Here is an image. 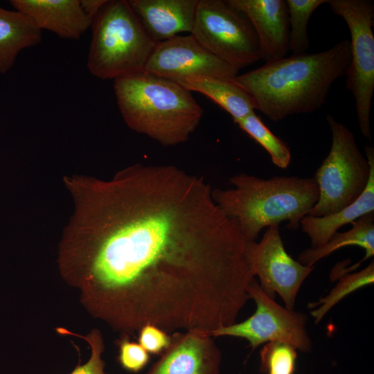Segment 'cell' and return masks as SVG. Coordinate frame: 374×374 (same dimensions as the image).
I'll return each mask as SVG.
<instances>
[{
	"instance_id": "6da1fadb",
	"label": "cell",
	"mask_w": 374,
	"mask_h": 374,
	"mask_svg": "<svg viewBox=\"0 0 374 374\" xmlns=\"http://www.w3.org/2000/svg\"><path fill=\"white\" fill-rule=\"evenodd\" d=\"M64 184L74 207L58 267L93 317L125 335L146 324L211 334L235 323L254 279L248 241L203 177L136 163Z\"/></svg>"
},
{
	"instance_id": "7a4b0ae2",
	"label": "cell",
	"mask_w": 374,
	"mask_h": 374,
	"mask_svg": "<svg viewBox=\"0 0 374 374\" xmlns=\"http://www.w3.org/2000/svg\"><path fill=\"white\" fill-rule=\"evenodd\" d=\"M350 60V42L342 40L322 52L265 62L235 81L253 98L256 109L276 122L320 109L334 82L346 75Z\"/></svg>"
},
{
	"instance_id": "3957f363",
	"label": "cell",
	"mask_w": 374,
	"mask_h": 374,
	"mask_svg": "<svg viewBox=\"0 0 374 374\" xmlns=\"http://www.w3.org/2000/svg\"><path fill=\"white\" fill-rule=\"evenodd\" d=\"M229 182L232 188H214L212 196L224 213L238 223L248 242L256 241L263 228L283 221L289 229L296 230L319 195L314 177L262 179L241 172Z\"/></svg>"
},
{
	"instance_id": "277c9868",
	"label": "cell",
	"mask_w": 374,
	"mask_h": 374,
	"mask_svg": "<svg viewBox=\"0 0 374 374\" xmlns=\"http://www.w3.org/2000/svg\"><path fill=\"white\" fill-rule=\"evenodd\" d=\"M114 90L126 125L164 146L187 141L203 115L190 91L145 71L114 80Z\"/></svg>"
},
{
	"instance_id": "5b68a950",
	"label": "cell",
	"mask_w": 374,
	"mask_h": 374,
	"mask_svg": "<svg viewBox=\"0 0 374 374\" xmlns=\"http://www.w3.org/2000/svg\"><path fill=\"white\" fill-rule=\"evenodd\" d=\"M91 28L87 67L101 80L144 71L158 44L147 34L127 0H108Z\"/></svg>"
},
{
	"instance_id": "8992f818",
	"label": "cell",
	"mask_w": 374,
	"mask_h": 374,
	"mask_svg": "<svg viewBox=\"0 0 374 374\" xmlns=\"http://www.w3.org/2000/svg\"><path fill=\"white\" fill-rule=\"evenodd\" d=\"M332 143L314 176L319 199L308 215L338 212L353 203L365 190L371 173L370 160L360 151L353 133L331 115L326 116Z\"/></svg>"
},
{
	"instance_id": "52a82bcc",
	"label": "cell",
	"mask_w": 374,
	"mask_h": 374,
	"mask_svg": "<svg viewBox=\"0 0 374 374\" xmlns=\"http://www.w3.org/2000/svg\"><path fill=\"white\" fill-rule=\"evenodd\" d=\"M331 10L346 22L350 35L346 88L354 100L362 134L371 140V110L374 93V5L368 0H328Z\"/></svg>"
},
{
	"instance_id": "ba28073f",
	"label": "cell",
	"mask_w": 374,
	"mask_h": 374,
	"mask_svg": "<svg viewBox=\"0 0 374 374\" xmlns=\"http://www.w3.org/2000/svg\"><path fill=\"white\" fill-rule=\"evenodd\" d=\"M190 35L239 71L262 60L260 43L250 21L226 1L198 0Z\"/></svg>"
},
{
	"instance_id": "9c48e42d",
	"label": "cell",
	"mask_w": 374,
	"mask_h": 374,
	"mask_svg": "<svg viewBox=\"0 0 374 374\" xmlns=\"http://www.w3.org/2000/svg\"><path fill=\"white\" fill-rule=\"evenodd\" d=\"M247 291L256 305L255 312L242 322L218 328L211 336L243 338L249 342L253 350L264 343L281 342L303 353L311 351L312 344L305 314L278 304L262 290L255 278Z\"/></svg>"
},
{
	"instance_id": "30bf717a",
	"label": "cell",
	"mask_w": 374,
	"mask_h": 374,
	"mask_svg": "<svg viewBox=\"0 0 374 374\" xmlns=\"http://www.w3.org/2000/svg\"><path fill=\"white\" fill-rule=\"evenodd\" d=\"M246 256L262 290L272 299L278 294L285 308L294 310L298 292L314 266L301 264L286 251L279 225L268 226L260 242H248Z\"/></svg>"
},
{
	"instance_id": "8fae6325",
	"label": "cell",
	"mask_w": 374,
	"mask_h": 374,
	"mask_svg": "<svg viewBox=\"0 0 374 374\" xmlns=\"http://www.w3.org/2000/svg\"><path fill=\"white\" fill-rule=\"evenodd\" d=\"M144 71L178 82L196 75L234 80L239 70L212 54L189 35L159 42Z\"/></svg>"
},
{
	"instance_id": "7c38bea8",
	"label": "cell",
	"mask_w": 374,
	"mask_h": 374,
	"mask_svg": "<svg viewBox=\"0 0 374 374\" xmlns=\"http://www.w3.org/2000/svg\"><path fill=\"white\" fill-rule=\"evenodd\" d=\"M212 337L198 330L175 332L145 374H220L222 355Z\"/></svg>"
},
{
	"instance_id": "4fadbf2b",
	"label": "cell",
	"mask_w": 374,
	"mask_h": 374,
	"mask_svg": "<svg viewBox=\"0 0 374 374\" xmlns=\"http://www.w3.org/2000/svg\"><path fill=\"white\" fill-rule=\"evenodd\" d=\"M249 19L260 41L262 60L272 62L290 51V25L285 0H227Z\"/></svg>"
},
{
	"instance_id": "5bb4252c",
	"label": "cell",
	"mask_w": 374,
	"mask_h": 374,
	"mask_svg": "<svg viewBox=\"0 0 374 374\" xmlns=\"http://www.w3.org/2000/svg\"><path fill=\"white\" fill-rule=\"evenodd\" d=\"M10 3L40 30L64 39H80L92 24L80 0H10Z\"/></svg>"
},
{
	"instance_id": "9a60e30c",
	"label": "cell",
	"mask_w": 374,
	"mask_h": 374,
	"mask_svg": "<svg viewBox=\"0 0 374 374\" xmlns=\"http://www.w3.org/2000/svg\"><path fill=\"white\" fill-rule=\"evenodd\" d=\"M143 28L159 43L192 30L198 0H127Z\"/></svg>"
},
{
	"instance_id": "2e32d148",
	"label": "cell",
	"mask_w": 374,
	"mask_h": 374,
	"mask_svg": "<svg viewBox=\"0 0 374 374\" xmlns=\"http://www.w3.org/2000/svg\"><path fill=\"white\" fill-rule=\"evenodd\" d=\"M364 150L371 162V173L362 195L353 203L337 213L321 217L307 215L301 220L300 226L309 237L312 248L326 244L342 226L374 212V149L366 145Z\"/></svg>"
},
{
	"instance_id": "e0dca14e",
	"label": "cell",
	"mask_w": 374,
	"mask_h": 374,
	"mask_svg": "<svg viewBox=\"0 0 374 374\" xmlns=\"http://www.w3.org/2000/svg\"><path fill=\"white\" fill-rule=\"evenodd\" d=\"M350 224L352 228L350 230L335 232L326 244L301 252L297 260L304 265L314 266L317 262L340 248L355 245L364 250V258L349 268L339 269L335 267L332 273L337 278L342 274L355 270L363 262L374 255V212L366 213Z\"/></svg>"
},
{
	"instance_id": "ac0fdd59",
	"label": "cell",
	"mask_w": 374,
	"mask_h": 374,
	"mask_svg": "<svg viewBox=\"0 0 374 374\" xmlns=\"http://www.w3.org/2000/svg\"><path fill=\"white\" fill-rule=\"evenodd\" d=\"M191 91L202 93L229 113L234 123L254 112L251 96L234 80L209 76H190L177 82Z\"/></svg>"
},
{
	"instance_id": "d6986e66",
	"label": "cell",
	"mask_w": 374,
	"mask_h": 374,
	"mask_svg": "<svg viewBox=\"0 0 374 374\" xmlns=\"http://www.w3.org/2000/svg\"><path fill=\"white\" fill-rule=\"evenodd\" d=\"M42 41V30L24 14L0 6V73L13 66L19 53Z\"/></svg>"
},
{
	"instance_id": "ffe728a7",
	"label": "cell",
	"mask_w": 374,
	"mask_h": 374,
	"mask_svg": "<svg viewBox=\"0 0 374 374\" xmlns=\"http://www.w3.org/2000/svg\"><path fill=\"white\" fill-rule=\"evenodd\" d=\"M373 283V260L361 271L352 274L346 273L340 276L336 285L327 296L321 298L317 302L308 305L310 309H314L310 314L315 323L320 322L330 310L346 296Z\"/></svg>"
},
{
	"instance_id": "44dd1931",
	"label": "cell",
	"mask_w": 374,
	"mask_h": 374,
	"mask_svg": "<svg viewBox=\"0 0 374 374\" xmlns=\"http://www.w3.org/2000/svg\"><path fill=\"white\" fill-rule=\"evenodd\" d=\"M235 123L268 152L275 166L280 168L289 166L291 151L287 144L274 134L255 112Z\"/></svg>"
},
{
	"instance_id": "7402d4cb",
	"label": "cell",
	"mask_w": 374,
	"mask_h": 374,
	"mask_svg": "<svg viewBox=\"0 0 374 374\" xmlns=\"http://www.w3.org/2000/svg\"><path fill=\"white\" fill-rule=\"evenodd\" d=\"M328 0H286L290 25V51L294 55L307 52L310 46L308 24L312 13Z\"/></svg>"
},
{
	"instance_id": "603a6c76",
	"label": "cell",
	"mask_w": 374,
	"mask_h": 374,
	"mask_svg": "<svg viewBox=\"0 0 374 374\" xmlns=\"http://www.w3.org/2000/svg\"><path fill=\"white\" fill-rule=\"evenodd\" d=\"M260 371L267 374H294L297 358L296 349L281 342L267 343L260 354Z\"/></svg>"
},
{
	"instance_id": "cb8c5ba5",
	"label": "cell",
	"mask_w": 374,
	"mask_h": 374,
	"mask_svg": "<svg viewBox=\"0 0 374 374\" xmlns=\"http://www.w3.org/2000/svg\"><path fill=\"white\" fill-rule=\"evenodd\" d=\"M57 331L60 334L71 335L83 339L91 348V355L88 361L83 364H79L70 374H107L105 372V364L102 359L105 345L99 330L93 329L86 336L73 333L63 328H57Z\"/></svg>"
},
{
	"instance_id": "d4e9b609",
	"label": "cell",
	"mask_w": 374,
	"mask_h": 374,
	"mask_svg": "<svg viewBox=\"0 0 374 374\" xmlns=\"http://www.w3.org/2000/svg\"><path fill=\"white\" fill-rule=\"evenodd\" d=\"M120 365L127 371L138 373L150 360V354L138 343L129 340L125 335L118 342Z\"/></svg>"
},
{
	"instance_id": "484cf974",
	"label": "cell",
	"mask_w": 374,
	"mask_h": 374,
	"mask_svg": "<svg viewBox=\"0 0 374 374\" xmlns=\"http://www.w3.org/2000/svg\"><path fill=\"white\" fill-rule=\"evenodd\" d=\"M170 341L171 337L154 325L146 324L139 330V344L149 354H161Z\"/></svg>"
},
{
	"instance_id": "4316f807",
	"label": "cell",
	"mask_w": 374,
	"mask_h": 374,
	"mask_svg": "<svg viewBox=\"0 0 374 374\" xmlns=\"http://www.w3.org/2000/svg\"><path fill=\"white\" fill-rule=\"evenodd\" d=\"M107 1L108 0H80V3L83 11L92 22Z\"/></svg>"
}]
</instances>
